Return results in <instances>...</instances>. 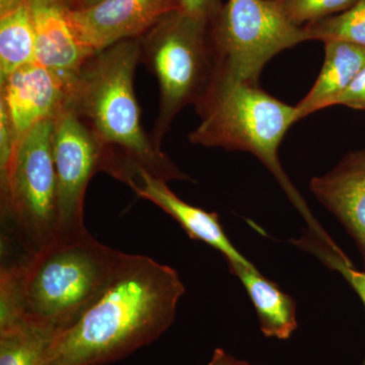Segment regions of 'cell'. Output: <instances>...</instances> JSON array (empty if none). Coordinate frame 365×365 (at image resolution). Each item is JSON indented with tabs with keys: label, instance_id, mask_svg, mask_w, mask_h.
Instances as JSON below:
<instances>
[{
	"label": "cell",
	"instance_id": "6da1fadb",
	"mask_svg": "<svg viewBox=\"0 0 365 365\" xmlns=\"http://www.w3.org/2000/svg\"><path fill=\"white\" fill-rule=\"evenodd\" d=\"M130 257L86 230L59 235L2 264L0 326L24 323L63 332L104 294Z\"/></svg>",
	"mask_w": 365,
	"mask_h": 365
},
{
	"label": "cell",
	"instance_id": "7a4b0ae2",
	"mask_svg": "<svg viewBox=\"0 0 365 365\" xmlns=\"http://www.w3.org/2000/svg\"><path fill=\"white\" fill-rule=\"evenodd\" d=\"M184 294L175 269L131 255L104 294L59 334L47 365H105L128 356L170 328Z\"/></svg>",
	"mask_w": 365,
	"mask_h": 365
},
{
	"label": "cell",
	"instance_id": "3957f363",
	"mask_svg": "<svg viewBox=\"0 0 365 365\" xmlns=\"http://www.w3.org/2000/svg\"><path fill=\"white\" fill-rule=\"evenodd\" d=\"M140 39L121 41L86 62L67 98L102 148L101 172L125 182L143 170L169 182L190 180L144 131L134 91Z\"/></svg>",
	"mask_w": 365,
	"mask_h": 365
},
{
	"label": "cell",
	"instance_id": "277c9868",
	"mask_svg": "<svg viewBox=\"0 0 365 365\" xmlns=\"http://www.w3.org/2000/svg\"><path fill=\"white\" fill-rule=\"evenodd\" d=\"M195 107L202 121L190 133V143L251 153L272 173L317 237H328L278 158L285 134L297 123L295 106L281 102L258 85L241 83L208 91Z\"/></svg>",
	"mask_w": 365,
	"mask_h": 365
},
{
	"label": "cell",
	"instance_id": "5b68a950",
	"mask_svg": "<svg viewBox=\"0 0 365 365\" xmlns=\"http://www.w3.org/2000/svg\"><path fill=\"white\" fill-rule=\"evenodd\" d=\"M139 39L141 60L160 86L158 116L151 137L160 146L175 117L186 106H196L210 86V21L178 9Z\"/></svg>",
	"mask_w": 365,
	"mask_h": 365
},
{
	"label": "cell",
	"instance_id": "8992f818",
	"mask_svg": "<svg viewBox=\"0 0 365 365\" xmlns=\"http://www.w3.org/2000/svg\"><path fill=\"white\" fill-rule=\"evenodd\" d=\"M307 41L304 26L288 19L281 1L227 0L210 21L213 72L206 93L235 83L258 85L274 56Z\"/></svg>",
	"mask_w": 365,
	"mask_h": 365
},
{
	"label": "cell",
	"instance_id": "52a82bcc",
	"mask_svg": "<svg viewBox=\"0 0 365 365\" xmlns=\"http://www.w3.org/2000/svg\"><path fill=\"white\" fill-rule=\"evenodd\" d=\"M53 129L54 120L36 125L0 176L2 220L13 225L23 254L37 251L60 235Z\"/></svg>",
	"mask_w": 365,
	"mask_h": 365
},
{
	"label": "cell",
	"instance_id": "ba28073f",
	"mask_svg": "<svg viewBox=\"0 0 365 365\" xmlns=\"http://www.w3.org/2000/svg\"><path fill=\"white\" fill-rule=\"evenodd\" d=\"M52 148L60 235L78 234L86 230V189L101 172L102 148L81 118L66 108L54 119Z\"/></svg>",
	"mask_w": 365,
	"mask_h": 365
},
{
	"label": "cell",
	"instance_id": "9c48e42d",
	"mask_svg": "<svg viewBox=\"0 0 365 365\" xmlns=\"http://www.w3.org/2000/svg\"><path fill=\"white\" fill-rule=\"evenodd\" d=\"M181 9L179 0H102L69 16L81 42L100 52L121 41L140 38L163 16Z\"/></svg>",
	"mask_w": 365,
	"mask_h": 365
},
{
	"label": "cell",
	"instance_id": "30bf717a",
	"mask_svg": "<svg viewBox=\"0 0 365 365\" xmlns=\"http://www.w3.org/2000/svg\"><path fill=\"white\" fill-rule=\"evenodd\" d=\"M34 32V58L51 71L71 93L86 62L96 52L86 47L72 26L66 0H26Z\"/></svg>",
	"mask_w": 365,
	"mask_h": 365
},
{
	"label": "cell",
	"instance_id": "8fae6325",
	"mask_svg": "<svg viewBox=\"0 0 365 365\" xmlns=\"http://www.w3.org/2000/svg\"><path fill=\"white\" fill-rule=\"evenodd\" d=\"M0 109L6 112L19 146L36 125L58 116L68 98L59 79L36 61L14 71L0 83Z\"/></svg>",
	"mask_w": 365,
	"mask_h": 365
},
{
	"label": "cell",
	"instance_id": "7c38bea8",
	"mask_svg": "<svg viewBox=\"0 0 365 365\" xmlns=\"http://www.w3.org/2000/svg\"><path fill=\"white\" fill-rule=\"evenodd\" d=\"M167 181L141 170L125 181L140 198L165 211L195 241L205 242L223 255L228 266H253L228 240L217 213L207 212L185 202L168 187Z\"/></svg>",
	"mask_w": 365,
	"mask_h": 365
},
{
	"label": "cell",
	"instance_id": "4fadbf2b",
	"mask_svg": "<svg viewBox=\"0 0 365 365\" xmlns=\"http://www.w3.org/2000/svg\"><path fill=\"white\" fill-rule=\"evenodd\" d=\"M309 190L351 235L365 269V150L347 153L322 177H314Z\"/></svg>",
	"mask_w": 365,
	"mask_h": 365
},
{
	"label": "cell",
	"instance_id": "5bb4252c",
	"mask_svg": "<svg viewBox=\"0 0 365 365\" xmlns=\"http://www.w3.org/2000/svg\"><path fill=\"white\" fill-rule=\"evenodd\" d=\"M365 66V48L344 42H325V60L316 83L306 97L295 106L297 122L331 107Z\"/></svg>",
	"mask_w": 365,
	"mask_h": 365
},
{
	"label": "cell",
	"instance_id": "9a60e30c",
	"mask_svg": "<svg viewBox=\"0 0 365 365\" xmlns=\"http://www.w3.org/2000/svg\"><path fill=\"white\" fill-rule=\"evenodd\" d=\"M230 272L242 281L255 309L262 332L268 338L287 340L297 330V302L255 266L232 265Z\"/></svg>",
	"mask_w": 365,
	"mask_h": 365
},
{
	"label": "cell",
	"instance_id": "2e32d148",
	"mask_svg": "<svg viewBox=\"0 0 365 365\" xmlns=\"http://www.w3.org/2000/svg\"><path fill=\"white\" fill-rule=\"evenodd\" d=\"M33 61V25L26 0H0V83Z\"/></svg>",
	"mask_w": 365,
	"mask_h": 365
},
{
	"label": "cell",
	"instance_id": "e0dca14e",
	"mask_svg": "<svg viewBox=\"0 0 365 365\" xmlns=\"http://www.w3.org/2000/svg\"><path fill=\"white\" fill-rule=\"evenodd\" d=\"M59 334L24 323L0 326V365H47Z\"/></svg>",
	"mask_w": 365,
	"mask_h": 365
},
{
	"label": "cell",
	"instance_id": "ac0fdd59",
	"mask_svg": "<svg viewBox=\"0 0 365 365\" xmlns=\"http://www.w3.org/2000/svg\"><path fill=\"white\" fill-rule=\"evenodd\" d=\"M309 41H344L365 48V0L343 13L304 26Z\"/></svg>",
	"mask_w": 365,
	"mask_h": 365
},
{
	"label": "cell",
	"instance_id": "d6986e66",
	"mask_svg": "<svg viewBox=\"0 0 365 365\" xmlns=\"http://www.w3.org/2000/svg\"><path fill=\"white\" fill-rule=\"evenodd\" d=\"M357 0H282L283 9L294 25L304 26L343 13Z\"/></svg>",
	"mask_w": 365,
	"mask_h": 365
},
{
	"label": "cell",
	"instance_id": "ffe728a7",
	"mask_svg": "<svg viewBox=\"0 0 365 365\" xmlns=\"http://www.w3.org/2000/svg\"><path fill=\"white\" fill-rule=\"evenodd\" d=\"M297 242L299 246H304L309 251L318 255L322 260L328 264L329 267L339 271L350 287L359 294L365 307V269L357 270L339 248H334L319 239L317 242H314L313 239H302ZM362 365H365V359Z\"/></svg>",
	"mask_w": 365,
	"mask_h": 365
},
{
	"label": "cell",
	"instance_id": "44dd1931",
	"mask_svg": "<svg viewBox=\"0 0 365 365\" xmlns=\"http://www.w3.org/2000/svg\"><path fill=\"white\" fill-rule=\"evenodd\" d=\"M336 105L365 110V66L360 69L339 97L336 98L333 106Z\"/></svg>",
	"mask_w": 365,
	"mask_h": 365
},
{
	"label": "cell",
	"instance_id": "7402d4cb",
	"mask_svg": "<svg viewBox=\"0 0 365 365\" xmlns=\"http://www.w3.org/2000/svg\"><path fill=\"white\" fill-rule=\"evenodd\" d=\"M180 6L185 13L212 21L220 11L223 4L222 0H179Z\"/></svg>",
	"mask_w": 365,
	"mask_h": 365
},
{
	"label": "cell",
	"instance_id": "603a6c76",
	"mask_svg": "<svg viewBox=\"0 0 365 365\" xmlns=\"http://www.w3.org/2000/svg\"><path fill=\"white\" fill-rule=\"evenodd\" d=\"M207 365H253L245 360L237 359L228 354L225 350L217 348L213 352L212 357Z\"/></svg>",
	"mask_w": 365,
	"mask_h": 365
},
{
	"label": "cell",
	"instance_id": "cb8c5ba5",
	"mask_svg": "<svg viewBox=\"0 0 365 365\" xmlns=\"http://www.w3.org/2000/svg\"><path fill=\"white\" fill-rule=\"evenodd\" d=\"M102 0H66L72 11H81V9H90L96 6Z\"/></svg>",
	"mask_w": 365,
	"mask_h": 365
},
{
	"label": "cell",
	"instance_id": "d4e9b609",
	"mask_svg": "<svg viewBox=\"0 0 365 365\" xmlns=\"http://www.w3.org/2000/svg\"><path fill=\"white\" fill-rule=\"evenodd\" d=\"M273 1H282V0H273Z\"/></svg>",
	"mask_w": 365,
	"mask_h": 365
}]
</instances>
